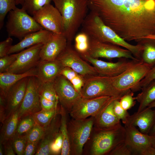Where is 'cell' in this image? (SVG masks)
<instances>
[{
	"label": "cell",
	"instance_id": "1",
	"mask_svg": "<svg viewBox=\"0 0 155 155\" xmlns=\"http://www.w3.org/2000/svg\"><path fill=\"white\" fill-rule=\"evenodd\" d=\"M88 8L126 41L155 34V0H89Z\"/></svg>",
	"mask_w": 155,
	"mask_h": 155
},
{
	"label": "cell",
	"instance_id": "2",
	"mask_svg": "<svg viewBox=\"0 0 155 155\" xmlns=\"http://www.w3.org/2000/svg\"><path fill=\"white\" fill-rule=\"evenodd\" d=\"M82 26V32L88 36L102 42L125 48L129 51L136 59L141 61L142 45L139 43L133 45L128 43L106 25L94 12L90 11Z\"/></svg>",
	"mask_w": 155,
	"mask_h": 155
},
{
	"label": "cell",
	"instance_id": "3",
	"mask_svg": "<svg viewBox=\"0 0 155 155\" xmlns=\"http://www.w3.org/2000/svg\"><path fill=\"white\" fill-rule=\"evenodd\" d=\"M60 13L63 25V34L68 42L76 33L87 15L88 0H52Z\"/></svg>",
	"mask_w": 155,
	"mask_h": 155
},
{
	"label": "cell",
	"instance_id": "4",
	"mask_svg": "<svg viewBox=\"0 0 155 155\" xmlns=\"http://www.w3.org/2000/svg\"><path fill=\"white\" fill-rule=\"evenodd\" d=\"M94 129V135L89 146L90 155L108 154L117 145L124 141L125 127L121 124L110 129Z\"/></svg>",
	"mask_w": 155,
	"mask_h": 155
},
{
	"label": "cell",
	"instance_id": "5",
	"mask_svg": "<svg viewBox=\"0 0 155 155\" xmlns=\"http://www.w3.org/2000/svg\"><path fill=\"white\" fill-rule=\"evenodd\" d=\"M84 83L80 92L82 98H94L101 96H109L120 99L131 90L121 91L113 86L111 78L99 75L84 77Z\"/></svg>",
	"mask_w": 155,
	"mask_h": 155
},
{
	"label": "cell",
	"instance_id": "6",
	"mask_svg": "<svg viewBox=\"0 0 155 155\" xmlns=\"http://www.w3.org/2000/svg\"><path fill=\"white\" fill-rule=\"evenodd\" d=\"M6 28L9 36L20 40L28 34L44 29L26 11L17 7L9 12Z\"/></svg>",
	"mask_w": 155,
	"mask_h": 155
},
{
	"label": "cell",
	"instance_id": "7",
	"mask_svg": "<svg viewBox=\"0 0 155 155\" xmlns=\"http://www.w3.org/2000/svg\"><path fill=\"white\" fill-rule=\"evenodd\" d=\"M94 117L84 119L72 118L67 122L71 146V155H81L93 129Z\"/></svg>",
	"mask_w": 155,
	"mask_h": 155
},
{
	"label": "cell",
	"instance_id": "8",
	"mask_svg": "<svg viewBox=\"0 0 155 155\" xmlns=\"http://www.w3.org/2000/svg\"><path fill=\"white\" fill-rule=\"evenodd\" d=\"M152 67L140 61L119 75L111 77L112 84L119 91L136 92L138 84Z\"/></svg>",
	"mask_w": 155,
	"mask_h": 155
},
{
	"label": "cell",
	"instance_id": "9",
	"mask_svg": "<svg viewBox=\"0 0 155 155\" xmlns=\"http://www.w3.org/2000/svg\"><path fill=\"white\" fill-rule=\"evenodd\" d=\"M79 54L84 60L92 65L98 75L109 77L119 75L140 61L126 59L115 63L108 62L93 58L87 52Z\"/></svg>",
	"mask_w": 155,
	"mask_h": 155
},
{
	"label": "cell",
	"instance_id": "10",
	"mask_svg": "<svg viewBox=\"0 0 155 155\" xmlns=\"http://www.w3.org/2000/svg\"><path fill=\"white\" fill-rule=\"evenodd\" d=\"M88 38L89 46L87 53L93 58H124L139 61L127 49L112 44L102 42L90 37Z\"/></svg>",
	"mask_w": 155,
	"mask_h": 155
},
{
	"label": "cell",
	"instance_id": "11",
	"mask_svg": "<svg viewBox=\"0 0 155 155\" xmlns=\"http://www.w3.org/2000/svg\"><path fill=\"white\" fill-rule=\"evenodd\" d=\"M113 97L105 96L90 98H82L71 109L70 115L77 119L94 117Z\"/></svg>",
	"mask_w": 155,
	"mask_h": 155
},
{
	"label": "cell",
	"instance_id": "12",
	"mask_svg": "<svg viewBox=\"0 0 155 155\" xmlns=\"http://www.w3.org/2000/svg\"><path fill=\"white\" fill-rule=\"evenodd\" d=\"M35 20L44 29L57 34H63L61 15L57 9L51 3L45 5L32 15Z\"/></svg>",
	"mask_w": 155,
	"mask_h": 155
},
{
	"label": "cell",
	"instance_id": "13",
	"mask_svg": "<svg viewBox=\"0 0 155 155\" xmlns=\"http://www.w3.org/2000/svg\"><path fill=\"white\" fill-rule=\"evenodd\" d=\"M57 59L63 67L70 68L83 77L98 75L94 67L82 59L77 52L69 46L68 42Z\"/></svg>",
	"mask_w": 155,
	"mask_h": 155
},
{
	"label": "cell",
	"instance_id": "14",
	"mask_svg": "<svg viewBox=\"0 0 155 155\" xmlns=\"http://www.w3.org/2000/svg\"><path fill=\"white\" fill-rule=\"evenodd\" d=\"M43 44H38L19 52L16 61L5 72L21 73L36 67L40 62V52Z\"/></svg>",
	"mask_w": 155,
	"mask_h": 155
},
{
	"label": "cell",
	"instance_id": "15",
	"mask_svg": "<svg viewBox=\"0 0 155 155\" xmlns=\"http://www.w3.org/2000/svg\"><path fill=\"white\" fill-rule=\"evenodd\" d=\"M41 110L36 78L28 77L25 94L18 109L19 120Z\"/></svg>",
	"mask_w": 155,
	"mask_h": 155
},
{
	"label": "cell",
	"instance_id": "16",
	"mask_svg": "<svg viewBox=\"0 0 155 155\" xmlns=\"http://www.w3.org/2000/svg\"><path fill=\"white\" fill-rule=\"evenodd\" d=\"M59 102L69 113L74 105L82 98L70 82L60 75L54 82Z\"/></svg>",
	"mask_w": 155,
	"mask_h": 155
},
{
	"label": "cell",
	"instance_id": "17",
	"mask_svg": "<svg viewBox=\"0 0 155 155\" xmlns=\"http://www.w3.org/2000/svg\"><path fill=\"white\" fill-rule=\"evenodd\" d=\"M28 77L17 82L8 91L5 98V119L20 108L25 94Z\"/></svg>",
	"mask_w": 155,
	"mask_h": 155
},
{
	"label": "cell",
	"instance_id": "18",
	"mask_svg": "<svg viewBox=\"0 0 155 155\" xmlns=\"http://www.w3.org/2000/svg\"><path fill=\"white\" fill-rule=\"evenodd\" d=\"M67 44V40L63 34L53 33L49 40L42 47L40 54V60L46 61L56 60Z\"/></svg>",
	"mask_w": 155,
	"mask_h": 155
},
{
	"label": "cell",
	"instance_id": "19",
	"mask_svg": "<svg viewBox=\"0 0 155 155\" xmlns=\"http://www.w3.org/2000/svg\"><path fill=\"white\" fill-rule=\"evenodd\" d=\"M124 141L131 149L135 155H140L146 147L151 146L150 135L141 132L136 127L129 125H124Z\"/></svg>",
	"mask_w": 155,
	"mask_h": 155
},
{
	"label": "cell",
	"instance_id": "20",
	"mask_svg": "<svg viewBox=\"0 0 155 155\" xmlns=\"http://www.w3.org/2000/svg\"><path fill=\"white\" fill-rule=\"evenodd\" d=\"M155 123V110L147 107L140 112L129 115L124 125L138 127L142 133L148 134Z\"/></svg>",
	"mask_w": 155,
	"mask_h": 155
},
{
	"label": "cell",
	"instance_id": "21",
	"mask_svg": "<svg viewBox=\"0 0 155 155\" xmlns=\"http://www.w3.org/2000/svg\"><path fill=\"white\" fill-rule=\"evenodd\" d=\"M116 99H118L112 98L94 117V128L110 129L121 124L120 121L117 118L113 111L114 102Z\"/></svg>",
	"mask_w": 155,
	"mask_h": 155
},
{
	"label": "cell",
	"instance_id": "22",
	"mask_svg": "<svg viewBox=\"0 0 155 155\" xmlns=\"http://www.w3.org/2000/svg\"><path fill=\"white\" fill-rule=\"evenodd\" d=\"M53 33L45 29L29 34L25 36L20 41L12 45L7 54L19 52L26 48L34 45L46 43L50 38Z\"/></svg>",
	"mask_w": 155,
	"mask_h": 155
},
{
	"label": "cell",
	"instance_id": "23",
	"mask_svg": "<svg viewBox=\"0 0 155 155\" xmlns=\"http://www.w3.org/2000/svg\"><path fill=\"white\" fill-rule=\"evenodd\" d=\"M60 115H56L51 122L44 128V133L40 140L35 155H50V145L60 131Z\"/></svg>",
	"mask_w": 155,
	"mask_h": 155
},
{
	"label": "cell",
	"instance_id": "24",
	"mask_svg": "<svg viewBox=\"0 0 155 155\" xmlns=\"http://www.w3.org/2000/svg\"><path fill=\"white\" fill-rule=\"evenodd\" d=\"M37 76L39 80L44 82H54L60 75L63 67L57 59L52 61L40 60L36 66Z\"/></svg>",
	"mask_w": 155,
	"mask_h": 155
},
{
	"label": "cell",
	"instance_id": "25",
	"mask_svg": "<svg viewBox=\"0 0 155 155\" xmlns=\"http://www.w3.org/2000/svg\"><path fill=\"white\" fill-rule=\"evenodd\" d=\"M37 76L36 67L23 73H0V95L5 98L9 89L17 82L26 77Z\"/></svg>",
	"mask_w": 155,
	"mask_h": 155
},
{
	"label": "cell",
	"instance_id": "26",
	"mask_svg": "<svg viewBox=\"0 0 155 155\" xmlns=\"http://www.w3.org/2000/svg\"><path fill=\"white\" fill-rule=\"evenodd\" d=\"M19 121L18 109L5 119L2 123L0 143L11 139L15 134Z\"/></svg>",
	"mask_w": 155,
	"mask_h": 155
},
{
	"label": "cell",
	"instance_id": "27",
	"mask_svg": "<svg viewBox=\"0 0 155 155\" xmlns=\"http://www.w3.org/2000/svg\"><path fill=\"white\" fill-rule=\"evenodd\" d=\"M141 90L142 91L135 97V100L139 104L137 112L143 110L155 100V80Z\"/></svg>",
	"mask_w": 155,
	"mask_h": 155
},
{
	"label": "cell",
	"instance_id": "28",
	"mask_svg": "<svg viewBox=\"0 0 155 155\" xmlns=\"http://www.w3.org/2000/svg\"><path fill=\"white\" fill-rule=\"evenodd\" d=\"M138 41L143 46L141 61L153 67L155 65V39L144 38Z\"/></svg>",
	"mask_w": 155,
	"mask_h": 155
},
{
	"label": "cell",
	"instance_id": "29",
	"mask_svg": "<svg viewBox=\"0 0 155 155\" xmlns=\"http://www.w3.org/2000/svg\"><path fill=\"white\" fill-rule=\"evenodd\" d=\"M60 111V131L63 139L61 155H71V146L67 129L66 111L61 105Z\"/></svg>",
	"mask_w": 155,
	"mask_h": 155
},
{
	"label": "cell",
	"instance_id": "30",
	"mask_svg": "<svg viewBox=\"0 0 155 155\" xmlns=\"http://www.w3.org/2000/svg\"><path fill=\"white\" fill-rule=\"evenodd\" d=\"M61 106L51 110L42 109L32 116L35 123L44 128L49 124L54 117L59 114Z\"/></svg>",
	"mask_w": 155,
	"mask_h": 155
},
{
	"label": "cell",
	"instance_id": "31",
	"mask_svg": "<svg viewBox=\"0 0 155 155\" xmlns=\"http://www.w3.org/2000/svg\"><path fill=\"white\" fill-rule=\"evenodd\" d=\"M36 78L39 95L48 100L59 102L54 87V82H44Z\"/></svg>",
	"mask_w": 155,
	"mask_h": 155
},
{
	"label": "cell",
	"instance_id": "32",
	"mask_svg": "<svg viewBox=\"0 0 155 155\" xmlns=\"http://www.w3.org/2000/svg\"><path fill=\"white\" fill-rule=\"evenodd\" d=\"M35 123L32 115L27 116L22 118L19 120L14 135H25Z\"/></svg>",
	"mask_w": 155,
	"mask_h": 155
},
{
	"label": "cell",
	"instance_id": "33",
	"mask_svg": "<svg viewBox=\"0 0 155 155\" xmlns=\"http://www.w3.org/2000/svg\"><path fill=\"white\" fill-rule=\"evenodd\" d=\"M51 1L52 0H24L22 8L32 15L45 5L50 4Z\"/></svg>",
	"mask_w": 155,
	"mask_h": 155
},
{
	"label": "cell",
	"instance_id": "34",
	"mask_svg": "<svg viewBox=\"0 0 155 155\" xmlns=\"http://www.w3.org/2000/svg\"><path fill=\"white\" fill-rule=\"evenodd\" d=\"M16 0H0V29L4 24V19L7 14L17 7Z\"/></svg>",
	"mask_w": 155,
	"mask_h": 155
},
{
	"label": "cell",
	"instance_id": "35",
	"mask_svg": "<svg viewBox=\"0 0 155 155\" xmlns=\"http://www.w3.org/2000/svg\"><path fill=\"white\" fill-rule=\"evenodd\" d=\"M89 46V38L85 33L82 32L75 37V47L79 53L87 52Z\"/></svg>",
	"mask_w": 155,
	"mask_h": 155
},
{
	"label": "cell",
	"instance_id": "36",
	"mask_svg": "<svg viewBox=\"0 0 155 155\" xmlns=\"http://www.w3.org/2000/svg\"><path fill=\"white\" fill-rule=\"evenodd\" d=\"M44 129L36 123L31 130L25 135L27 142L40 141L42 137Z\"/></svg>",
	"mask_w": 155,
	"mask_h": 155
},
{
	"label": "cell",
	"instance_id": "37",
	"mask_svg": "<svg viewBox=\"0 0 155 155\" xmlns=\"http://www.w3.org/2000/svg\"><path fill=\"white\" fill-rule=\"evenodd\" d=\"M11 140L15 153L18 155H23L27 142L25 136L14 135Z\"/></svg>",
	"mask_w": 155,
	"mask_h": 155
},
{
	"label": "cell",
	"instance_id": "38",
	"mask_svg": "<svg viewBox=\"0 0 155 155\" xmlns=\"http://www.w3.org/2000/svg\"><path fill=\"white\" fill-rule=\"evenodd\" d=\"M119 99H116L114 102L113 111L114 113L120 121L121 120L124 124L130 115L127 110H125L121 106Z\"/></svg>",
	"mask_w": 155,
	"mask_h": 155
},
{
	"label": "cell",
	"instance_id": "39",
	"mask_svg": "<svg viewBox=\"0 0 155 155\" xmlns=\"http://www.w3.org/2000/svg\"><path fill=\"white\" fill-rule=\"evenodd\" d=\"M63 144V138L59 131L50 145L51 155L61 154Z\"/></svg>",
	"mask_w": 155,
	"mask_h": 155
},
{
	"label": "cell",
	"instance_id": "40",
	"mask_svg": "<svg viewBox=\"0 0 155 155\" xmlns=\"http://www.w3.org/2000/svg\"><path fill=\"white\" fill-rule=\"evenodd\" d=\"M19 53L7 55L0 58V73L5 72L9 67L15 62Z\"/></svg>",
	"mask_w": 155,
	"mask_h": 155
},
{
	"label": "cell",
	"instance_id": "41",
	"mask_svg": "<svg viewBox=\"0 0 155 155\" xmlns=\"http://www.w3.org/2000/svg\"><path fill=\"white\" fill-rule=\"evenodd\" d=\"M110 155H135L131 149L124 141L117 145L108 154Z\"/></svg>",
	"mask_w": 155,
	"mask_h": 155
},
{
	"label": "cell",
	"instance_id": "42",
	"mask_svg": "<svg viewBox=\"0 0 155 155\" xmlns=\"http://www.w3.org/2000/svg\"><path fill=\"white\" fill-rule=\"evenodd\" d=\"M135 100V97H133V92L131 90L123 95L119 101L122 108L127 111L134 106Z\"/></svg>",
	"mask_w": 155,
	"mask_h": 155
},
{
	"label": "cell",
	"instance_id": "43",
	"mask_svg": "<svg viewBox=\"0 0 155 155\" xmlns=\"http://www.w3.org/2000/svg\"><path fill=\"white\" fill-rule=\"evenodd\" d=\"M155 80V65L149 71L144 78L138 84L136 91L141 90L153 81Z\"/></svg>",
	"mask_w": 155,
	"mask_h": 155
},
{
	"label": "cell",
	"instance_id": "44",
	"mask_svg": "<svg viewBox=\"0 0 155 155\" xmlns=\"http://www.w3.org/2000/svg\"><path fill=\"white\" fill-rule=\"evenodd\" d=\"M13 39L9 36L6 39L0 42V58L7 55L11 47Z\"/></svg>",
	"mask_w": 155,
	"mask_h": 155
},
{
	"label": "cell",
	"instance_id": "45",
	"mask_svg": "<svg viewBox=\"0 0 155 155\" xmlns=\"http://www.w3.org/2000/svg\"><path fill=\"white\" fill-rule=\"evenodd\" d=\"M40 101L42 109L51 110L57 108L59 102H54L48 100L39 95Z\"/></svg>",
	"mask_w": 155,
	"mask_h": 155
},
{
	"label": "cell",
	"instance_id": "46",
	"mask_svg": "<svg viewBox=\"0 0 155 155\" xmlns=\"http://www.w3.org/2000/svg\"><path fill=\"white\" fill-rule=\"evenodd\" d=\"M40 142H27L23 155H35L37 150Z\"/></svg>",
	"mask_w": 155,
	"mask_h": 155
},
{
	"label": "cell",
	"instance_id": "47",
	"mask_svg": "<svg viewBox=\"0 0 155 155\" xmlns=\"http://www.w3.org/2000/svg\"><path fill=\"white\" fill-rule=\"evenodd\" d=\"M79 74L72 69L68 67H63L60 73V75L63 76L69 81Z\"/></svg>",
	"mask_w": 155,
	"mask_h": 155
},
{
	"label": "cell",
	"instance_id": "48",
	"mask_svg": "<svg viewBox=\"0 0 155 155\" xmlns=\"http://www.w3.org/2000/svg\"><path fill=\"white\" fill-rule=\"evenodd\" d=\"M70 82L76 90L80 94L81 91L84 83V77L79 74Z\"/></svg>",
	"mask_w": 155,
	"mask_h": 155
},
{
	"label": "cell",
	"instance_id": "49",
	"mask_svg": "<svg viewBox=\"0 0 155 155\" xmlns=\"http://www.w3.org/2000/svg\"><path fill=\"white\" fill-rule=\"evenodd\" d=\"M1 143L2 144L3 146L4 155H16L12 146L11 139L4 141Z\"/></svg>",
	"mask_w": 155,
	"mask_h": 155
},
{
	"label": "cell",
	"instance_id": "50",
	"mask_svg": "<svg viewBox=\"0 0 155 155\" xmlns=\"http://www.w3.org/2000/svg\"><path fill=\"white\" fill-rule=\"evenodd\" d=\"M6 102L5 98L0 95V120L2 123L5 119Z\"/></svg>",
	"mask_w": 155,
	"mask_h": 155
},
{
	"label": "cell",
	"instance_id": "51",
	"mask_svg": "<svg viewBox=\"0 0 155 155\" xmlns=\"http://www.w3.org/2000/svg\"><path fill=\"white\" fill-rule=\"evenodd\" d=\"M141 155H155V148L152 146L146 147L141 153Z\"/></svg>",
	"mask_w": 155,
	"mask_h": 155
},
{
	"label": "cell",
	"instance_id": "52",
	"mask_svg": "<svg viewBox=\"0 0 155 155\" xmlns=\"http://www.w3.org/2000/svg\"><path fill=\"white\" fill-rule=\"evenodd\" d=\"M150 108H155V100L150 103L148 106ZM150 135H155V123L150 131Z\"/></svg>",
	"mask_w": 155,
	"mask_h": 155
},
{
	"label": "cell",
	"instance_id": "53",
	"mask_svg": "<svg viewBox=\"0 0 155 155\" xmlns=\"http://www.w3.org/2000/svg\"><path fill=\"white\" fill-rule=\"evenodd\" d=\"M150 141L151 146L155 148V135H150Z\"/></svg>",
	"mask_w": 155,
	"mask_h": 155
},
{
	"label": "cell",
	"instance_id": "54",
	"mask_svg": "<svg viewBox=\"0 0 155 155\" xmlns=\"http://www.w3.org/2000/svg\"><path fill=\"white\" fill-rule=\"evenodd\" d=\"M4 155L3 146L2 143H0V155Z\"/></svg>",
	"mask_w": 155,
	"mask_h": 155
},
{
	"label": "cell",
	"instance_id": "55",
	"mask_svg": "<svg viewBox=\"0 0 155 155\" xmlns=\"http://www.w3.org/2000/svg\"><path fill=\"white\" fill-rule=\"evenodd\" d=\"M145 38H149L155 39V34L153 35L148 36L146 37Z\"/></svg>",
	"mask_w": 155,
	"mask_h": 155
},
{
	"label": "cell",
	"instance_id": "56",
	"mask_svg": "<svg viewBox=\"0 0 155 155\" xmlns=\"http://www.w3.org/2000/svg\"><path fill=\"white\" fill-rule=\"evenodd\" d=\"M16 5L21 4L22 5L23 4L24 0H16Z\"/></svg>",
	"mask_w": 155,
	"mask_h": 155
},
{
	"label": "cell",
	"instance_id": "57",
	"mask_svg": "<svg viewBox=\"0 0 155 155\" xmlns=\"http://www.w3.org/2000/svg\"></svg>",
	"mask_w": 155,
	"mask_h": 155
}]
</instances>
